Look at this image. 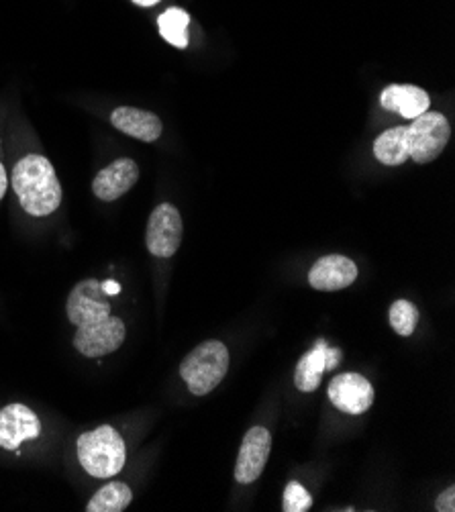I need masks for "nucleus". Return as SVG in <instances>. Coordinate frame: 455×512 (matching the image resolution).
Returning <instances> with one entry per match:
<instances>
[{
    "mask_svg": "<svg viewBox=\"0 0 455 512\" xmlns=\"http://www.w3.org/2000/svg\"><path fill=\"white\" fill-rule=\"evenodd\" d=\"M133 3L139 7H154L160 3V0H133Z\"/></svg>",
    "mask_w": 455,
    "mask_h": 512,
    "instance_id": "nucleus-25",
    "label": "nucleus"
},
{
    "mask_svg": "<svg viewBox=\"0 0 455 512\" xmlns=\"http://www.w3.org/2000/svg\"><path fill=\"white\" fill-rule=\"evenodd\" d=\"M66 313L72 325L86 327L111 317L109 294L103 290V284L94 278L78 282L66 302Z\"/></svg>",
    "mask_w": 455,
    "mask_h": 512,
    "instance_id": "nucleus-5",
    "label": "nucleus"
},
{
    "mask_svg": "<svg viewBox=\"0 0 455 512\" xmlns=\"http://www.w3.org/2000/svg\"><path fill=\"white\" fill-rule=\"evenodd\" d=\"M358 280V266L345 255H325L309 272V284L321 292L345 290Z\"/></svg>",
    "mask_w": 455,
    "mask_h": 512,
    "instance_id": "nucleus-11",
    "label": "nucleus"
},
{
    "mask_svg": "<svg viewBox=\"0 0 455 512\" xmlns=\"http://www.w3.org/2000/svg\"><path fill=\"white\" fill-rule=\"evenodd\" d=\"M270 451H272L270 431L266 427H251L241 441V449L235 464V480L239 484L256 482L268 464Z\"/></svg>",
    "mask_w": 455,
    "mask_h": 512,
    "instance_id": "nucleus-7",
    "label": "nucleus"
},
{
    "mask_svg": "<svg viewBox=\"0 0 455 512\" xmlns=\"http://www.w3.org/2000/svg\"><path fill=\"white\" fill-rule=\"evenodd\" d=\"M7 186H9V178H7V172H5V166L0 164V200L5 198L7 194Z\"/></svg>",
    "mask_w": 455,
    "mask_h": 512,
    "instance_id": "nucleus-23",
    "label": "nucleus"
},
{
    "mask_svg": "<svg viewBox=\"0 0 455 512\" xmlns=\"http://www.w3.org/2000/svg\"><path fill=\"white\" fill-rule=\"evenodd\" d=\"M41 433L37 415L25 404H9L0 411V447L19 449L27 439H35Z\"/></svg>",
    "mask_w": 455,
    "mask_h": 512,
    "instance_id": "nucleus-10",
    "label": "nucleus"
},
{
    "mask_svg": "<svg viewBox=\"0 0 455 512\" xmlns=\"http://www.w3.org/2000/svg\"><path fill=\"white\" fill-rule=\"evenodd\" d=\"M419 323V309L411 300H396L390 306V325L400 337H411Z\"/></svg>",
    "mask_w": 455,
    "mask_h": 512,
    "instance_id": "nucleus-19",
    "label": "nucleus"
},
{
    "mask_svg": "<svg viewBox=\"0 0 455 512\" xmlns=\"http://www.w3.org/2000/svg\"><path fill=\"white\" fill-rule=\"evenodd\" d=\"M103 290H105L109 296H117V294L121 292V286H119L117 282H113V280H107V282H103Z\"/></svg>",
    "mask_w": 455,
    "mask_h": 512,
    "instance_id": "nucleus-24",
    "label": "nucleus"
},
{
    "mask_svg": "<svg viewBox=\"0 0 455 512\" xmlns=\"http://www.w3.org/2000/svg\"><path fill=\"white\" fill-rule=\"evenodd\" d=\"M343 357V351L337 349V347H327V370H333L339 366Z\"/></svg>",
    "mask_w": 455,
    "mask_h": 512,
    "instance_id": "nucleus-22",
    "label": "nucleus"
},
{
    "mask_svg": "<svg viewBox=\"0 0 455 512\" xmlns=\"http://www.w3.org/2000/svg\"><path fill=\"white\" fill-rule=\"evenodd\" d=\"M188 23H190V15L178 7L168 9L166 13L160 15L158 19V27H160V35L174 47H188Z\"/></svg>",
    "mask_w": 455,
    "mask_h": 512,
    "instance_id": "nucleus-18",
    "label": "nucleus"
},
{
    "mask_svg": "<svg viewBox=\"0 0 455 512\" xmlns=\"http://www.w3.org/2000/svg\"><path fill=\"white\" fill-rule=\"evenodd\" d=\"M407 127H392L378 135L374 141V156L384 166H402L407 162L409 147H407Z\"/></svg>",
    "mask_w": 455,
    "mask_h": 512,
    "instance_id": "nucleus-16",
    "label": "nucleus"
},
{
    "mask_svg": "<svg viewBox=\"0 0 455 512\" xmlns=\"http://www.w3.org/2000/svg\"><path fill=\"white\" fill-rule=\"evenodd\" d=\"M133 500V492L125 482H109L100 488L88 502V512H121Z\"/></svg>",
    "mask_w": 455,
    "mask_h": 512,
    "instance_id": "nucleus-17",
    "label": "nucleus"
},
{
    "mask_svg": "<svg viewBox=\"0 0 455 512\" xmlns=\"http://www.w3.org/2000/svg\"><path fill=\"white\" fill-rule=\"evenodd\" d=\"M313 506V496L307 492V488L300 482H288L284 490V502L282 510L284 512H305Z\"/></svg>",
    "mask_w": 455,
    "mask_h": 512,
    "instance_id": "nucleus-20",
    "label": "nucleus"
},
{
    "mask_svg": "<svg viewBox=\"0 0 455 512\" xmlns=\"http://www.w3.org/2000/svg\"><path fill=\"white\" fill-rule=\"evenodd\" d=\"M380 105L386 111L398 113L404 119H417L419 115L429 111L431 98L419 86H413V84H390L380 94Z\"/></svg>",
    "mask_w": 455,
    "mask_h": 512,
    "instance_id": "nucleus-13",
    "label": "nucleus"
},
{
    "mask_svg": "<svg viewBox=\"0 0 455 512\" xmlns=\"http://www.w3.org/2000/svg\"><path fill=\"white\" fill-rule=\"evenodd\" d=\"M127 329L119 317H109L100 323L78 327L74 335V347L84 357H103L117 351L125 341Z\"/></svg>",
    "mask_w": 455,
    "mask_h": 512,
    "instance_id": "nucleus-8",
    "label": "nucleus"
},
{
    "mask_svg": "<svg viewBox=\"0 0 455 512\" xmlns=\"http://www.w3.org/2000/svg\"><path fill=\"white\" fill-rule=\"evenodd\" d=\"M80 466L92 478H111L125 468L127 449L123 437L109 425L80 435L78 439Z\"/></svg>",
    "mask_w": 455,
    "mask_h": 512,
    "instance_id": "nucleus-3",
    "label": "nucleus"
},
{
    "mask_svg": "<svg viewBox=\"0 0 455 512\" xmlns=\"http://www.w3.org/2000/svg\"><path fill=\"white\" fill-rule=\"evenodd\" d=\"M229 349L223 341H205L196 345L180 364V376L186 382L190 394H211L229 372Z\"/></svg>",
    "mask_w": 455,
    "mask_h": 512,
    "instance_id": "nucleus-2",
    "label": "nucleus"
},
{
    "mask_svg": "<svg viewBox=\"0 0 455 512\" xmlns=\"http://www.w3.org/2000/svg\"><path fill=\"white\" fill-rule=\"evenodd\" d=\"M329 400L337 411L347 415H364L374 402V388L362 374H339L329 384Z\"/></svg>",
    "mask_w": 455,
    "mask_h": 512,
    "instance_id": "nucleus-9",
    "label": "nucleus"
},
{
    "mask_svg": "<svg viewBox=\"0 0 455 512\" xmlns=\"http://www.w3.org/2000/svg\"><path fill=\"white\" fill-rule=\"evenodd\" d=\"M137 180H139V166L129 158H121L96 174L92 182V192L96 198L111 202L127 194Z\"/></svg>",
    "mask_w": 455,
    "mask_h": 512,
    "instance_id": "nucleus-12",
    "label": "nucleus"
},
{
    "mask_svg": "<svg viewBox=\"0 0 455 512\" xmlns=\"http://www.w3.org/2000/svg\"><path fill=\"white\" fill-rule=\"evenodd\" d=\"M451 129L449 121L441 113H423L407 127V147L409 156L417 164H429L435 158H439L447 141H449Z\"/></svg>",
    "mask_w": 455,
    "mask_h": 512,
    "instance_id": "nucleus-4",
    "label": "nucleus"
},
{
    "mask_svg": "<svg viewBox=\"0 0 455 512\" xmlns=\"http://www.w3.org/2000/svg\"><path fill=\"white\" fill-rule=\"evenodd\" d=\"M11 184L27 215L47 217L60 209L62 184L58 180L56 168L47 158L29 153V156L17 162Z\"/></svg>",
    "mask_w": 455,
    "mask_h": 512,
    "instance_id": "nucleus-1",
    "label": "nucleus"
},
{
    "mask_svg": "<svg viewBox=\"0 0 455 512\" xmlns=\"http://www.w3.org/2000/svg\"><path fill=\"white\" fill-rule=\"evenodd\" d=\"M111 123L121 133L135 137L139 141H145V143H154L156 139H160V135L164 131L158 115L149 113V111H141V109H133V107H121V109L113 111Z\"/></svg>",
    "mask_w": 455,
    "mask_h": 512,
    "instance_id": "nucleus-14",
    "label": "nucleus"
},
{
    "mask_svg": "<svg viewBox=\"0 0 455 512\" xmlns=\"http://www.w3.org/2000/svg\"><path fill=\"white\" fill-rule=\"evenodd\" d=\"M182 215L170 202L160 204L149 215L147 221V233H145V245L151 255L156 258H172L182 243Z\"/></svg>",
    "mask_w": 455,
    "mask_h": 512,
    "instance_id": "nucleus-6",
    "label": "nucleus"
},
{
    "mask_svg": "<svg viewBox=\"0 0 455 512\" xmlns=\"http://www.w3.org/2000/svg\"><path fill=\"white\" fill-rule=\"evenodd\" d=\"M435 510L437 512H455V486H449L447 490H443L437 496Z\"/></svg>",
    "mask_w": 455,
    "mask_h": 512,
    "instance_id": "nucleus-21",
    "label": "nucleus"
},
{
    "mask_svg": "<svg viewBox=\"0 0 455 512\" xmlns=\"http://www.w3.org/2000/svg\"><path fill=\"white\" fill-rule=\"evenodd\" d=\"M327 343L323 339L317 345L300 357V362L294 370V386L300 392H315L321 386L323 374L327 370Z\"/></svg>",
    "mask_w": 455,
    "mask_h": 512,
    "instance_id": "nucleus-15",
    "label": "nucleus"
}]
</instances>
